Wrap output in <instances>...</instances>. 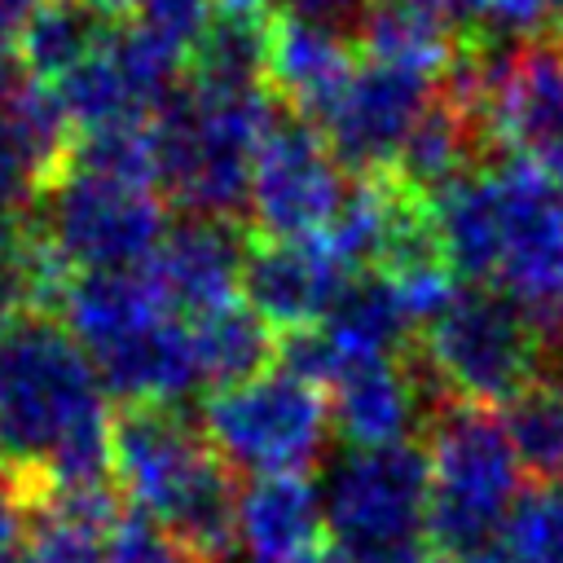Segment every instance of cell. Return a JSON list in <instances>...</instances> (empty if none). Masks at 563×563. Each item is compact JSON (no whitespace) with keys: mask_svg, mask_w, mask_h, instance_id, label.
Returning a JSON list of instances; mask_svg holds the SVG:
<instances>
[{"mask_svg":"<svg viewBox=\"0 0 563 563\" xmlns=\"http://www.w3.org/2000/svg\"><path fill=\"white\" fill-rule=\"evenodd\" d=\"M110 391L88 352L48 312L0 321V453L22 493L106 488Z\"/></svg>","mask_w":563,"mask_h":563,"instance_id":"1","label":"cell"},{"mask_svg":"<svg viewBox=\"0 0 563 563\" xmlns=\"http://www.w3.org/2000/svg\"><path fill=\"white\" fill-rule=\"evenodd\" d=\"M431 224L457 277L506 295L545 343L563 339V185L506 158L440 189Z\"/></svg>","mask_w":563,"mask_h":563,"instance_id":"2","label":"cell"},{"mask_svg":"<svg viewBox=\"0 0 563 563\" xmlns=\"http://www.w3.org/2000/svg\"><path fill=\"white\" fill-rule=\"evenodd\" d=\"M110 475L128 510L154 519L185 550L207 563L229 554L238 488L198 422L176 409H128L114 418Z\"/></svg>","mask_w":563,"mask_h":563,"instance_id":"3","label":"cell"},{"mask_svg":"<svg viewBox=\"0 0 563 563\" xmlns=\"http://www.w3.org/2000/svg\"><path fill=\"white\" fill-rule=\"evenodd\" d=\"M277 119L268 84H176L154 114L158 189L189 216L229 220L246 207L255 154Z\"/></svg>","mask_w":563,"mask_h":563,"instance_id":"4","label":"cell"},{"mask_svg":"<svg viewBox=\"0 0 563 563\" xmlns=\"http://www.w3.org/2000/svg\"><path fill=\"white\" fill-rule=\"evenodd\" d=\"M427 541L475 563L519 506V462L493 409L444 405L427 431Z\"/></svg>","mask_w":563,"mask_h":563,"instance_id":"5","label":"cell"},{"mask_svg":"<svg viewBox=\"0 0 563 563\" xmlns=\"http://www.w3.org/2000/svg\"><path fill=\"white\" fill-rule=\"evenodd\" d=\"M444 79L449 101L488 141L563 185V44L462 48Z\"/></svg>","mask_w":563,"mask_h":563,"instance_id":"6","label":"cell"},{"mask_svg":"<svg viewBox=\"0 0 563 563\" xmlns=\"http://www.w3.org/2000/svg\"><path fill=\"white\" fill-rule=\"evenodd\" d=\"M541 330L488 286H462L453 303L422 325V378L435 383L449 405H506L541 378Z\"/></svg>","mask_w":563,"mask_h":563,"instance_id":"7","label":"cell"},{"mask_svg":"<svg viewBox=\"0 0 563 563\" xmlns=\"http://www.w3.org/2000/svg\"><path fill=\"white\" fill-rule=\"evenodd\" d=\"M202 435L229 471L308 475L330 440V400L290 369H264L233 387H216L202 405Z\"/></svg>","mask_w":563,"mask_h":563,"instance_id":"8","label":"cell"},{"mask_svg":"<svg viewBox=\"0 0 563 563\" xmlns=\"http://www.w3.org/2000/svg\"><path fill=\"white\" fill-rule=\"evenodd\" d=\"M321 515L356 563H396L427 545V457L413 444L352 449L325 471Z\"/></svg>","mask_w":563,"mask_h":563,"instance_id":"9","label":"cell"},{"mask_svg":"<svg viewBox=\"0 0 563 563\" xmlns=\"http://www.w3.org/2000/svg\"><path fill=\"white\" fill-rule=\"evenodd\" d=\"M35 220L62 264L79 273L141 268L172 229L154 189L75 167L57 172V180L44 189V211Z\"/></svg>","mask_w":563,"mask_h":563,"instance_id":"10","label":"cell"},{"mask_svg":"<svg viewBox=\"0 0 563 563\" xmlns=\"http://www.w3.org/2000/svg\"><path fill=\"white\" fill-rule=\"evenodd\" d=\"M343 198H347V180L325 136L308 119H277L255 154L246 185V207L251 220L264 229V238L277 242L321 238L339 216Z\"/></svg>","mask_w":563,"mask_h":563,"instance_id":"11","label":"cell"},{"mask_svg":"<svg viewBox=\"0 0 563 563\" xmlns=\"http://www.w3.org/2000/svg\"><path fill=\"white\" fill-rule=\"evenodd\" d=\"M431 84L435 79L400 66L361 62L347 75V84L330 97V106L308 123L325 136L339 167H352L361 176H383L387 167H396L413 123L427 114Z\"/></svg>","mask_w":563,"mask_h":563,"instance_id":"12","label":"cell"},{"mask_svg":"<svg viewBox=\"0 0 563 563\" xmlns=\"http://www.w3.org/2000/svg\"><path fill=\"white\" fill-rule=\"evenodd\" d=\"M180 62L145 40L136 26H110V35L53 88L70 114V128L101 132L123 123H150L176 92Z\"/></svg>","mask_w":563,"mask_h":563,"instance_id":"13","label":"cell"},{"mask_svg":"<svg viewBox=\"0 0 563 563\" xmlns=\"http://www.w3.org/2000/svg\"><path fill=\"white\" fill-rule=\"evenodd\" d=\"M352 273L330 255L321 238L277 242L264 238L242 260V303L282 334L321 325L334 299L347 290Z\"/></svg>","mask_w":563,"mask_h":563,"instance_id":"14","label":"cell"},{"mask_svg":"<svg viewBox=\"0 0 563 563\" xmlns=\"http://www.w3.org/2000/svg\"><path fill=\"white\" fill-rule=\"evenodd\" d=\"M242 242L224 220L189 216L167 229L158 251L145 260V273L163 303L185 321H198L216 308L238 303L242 295Z\"/></svg>","mask_w":563,"mask_h":563,"instance_id":"15","label":"cell"},{"mask_svg":"<svg viewBox=\"0 0 563 563\" xmlns=\"http://www.w3.org/2000/svg\"><path fill=\"white\" fill-rule=\"evenodd\" d=\"M325 400H330V427L352 449H400L409 444V435L427 413L422 374L396 361H369L339 374L325 387Z\"/></svg>","mask_w":563,"mask_h":563,"instance_id":"16","label":"cell"},{"mask_svg":"<svg viewBox=\"0 0 563 563\" xmlns=\"http://www.w3.org/2000/svg\"><path fill=\"white\" fill-rule=\"evenodd\" d=\"M356 70L352 44L339 22H321L308 13H282L264 26V79L268 92L295 101L308 119H317L330 97Z\"/></svg>","mask_w":563,"mask_h":563,"instance_id":"17","label":"cell"},{"mask_svg":"<svg viewBox=\"0 0 563 563\" xmlns=\"http://www.w3.org/2000/svg\"><path fill=\"white\" fill-rule=\"evenodd\" d=\"M321 493L308 475H264L238 493L233 541L246 563H295L321 545Z\"/></svg>","mask_w":563,"mask_h":563,"instance_id":"18","label":"cell"},{"mask_svg":"<svg viewBox=\"0 0 563 563\" xmlns=\"http://www.w3.org/2000/svg\"><path fill=\"white\" fill-rule=\"evenodd\" d=\"M26 497V559L22 563H106L119 501L110 488L22 493Z\"/></svg>","mask_w":563,"mask_h":563,"instance_id":"19","label":"cell"},{"mask_svg":"<svg viewBox=\"0 0 563 563\" xmlns=\"http://www.w3.org/2000/svg\"><path fill=\"white\" fill-rule=\"evenodd\" d=\"M356 40L365 62H383V66H400L413 75H449L457 48L449 35V18L413 4V0H374L361 9L356 18Z\"/></svg>","mask_w":563,"mask_h":563,"instance_id":"20","label":"cell"},{"mask_svg":"<svg viewBox=\"0 0 563 563\" xmlns=\"http://www.w3.org/2000/svg\"><path fill=\"white\" fill-rule=\"evenodd\" d=\"M110 26H114L110 18L84 9L79 0H44L31 13V22L22 26V40H18L22 70L31 79L57 84L110 35Z\"/></svg>","mask_w":563,"mask_h":563,"instance_id":"21","label":"cell"},{"mask_svg":"<svg viewBox=\"0 0 563 563\" xmlns=\"http://www.w3.org/2000/svg\"><path fill=\"white\" fill-rule=\"evenodd\" d=\"M497 422L515 449L519 471L532 475L537 488L563 475V378L559 374L532 378L519 396L501 405Z\"/></svg>","mask_w":563,"mask_h":563,"instance_id":"22","label":"cell"},{"mask_svg":"<svg viewBox=\"0 0 563 563\" xmlns=\"http://www.w3.org/2000/svg\"><path fill=\"white\" fill-rule=\"evenodd\" d=\"M466 154H471V119L444 97V101H431L427 114L413 123L400 158H396V172H400V185L418 198H435L440 189H449L466 167Z\"/></svg>","mask_w":563,"mask_h":563,"instance_id":"23","label":"cell"},{"mask_svg":"<svg viewBox=\"0 0 563 563\" xmlns=\"http://www.w3.org/2000/svg\"><path fill=\"white\" fill-rule=\"evenodd\" d=\"M189 325H194L202 378L216 383V387H233L242 378H255L277 356L273 330L242 299L229 303V308H216V312H207V317H198Z\"/></svg>","mask_w":563,"mask_h":563,"instance_id":"24","label":"cell"},{"mask_svg":"<svg viewBox=\"0 0 563 563\" xmlns=\"http://www.w3.org/2000/svg\"><path fill=\"white\" fill-rule=\"evenodd\" d=\"M475 563H563V493L532 488Z\"/></svg>","mask_w":563,"mask_h":563,"instance_id":"25","label":"cell"},{"mask_svg":"<svg viewBox=\"0 0 563 563\" xmlns=\"http://www.w3.org/2000/svg\"><path fill=\"white\" fill-rule=\"evenodd\" d=\"M466 22H479L497 44H563V0H471Z\"/></svg>","mask_w":563,"mask_h":563,"instance_id":"26","label":"cell"},{"mask_svg":"<svg viewBox=\"0 0 563 563\" xmlns=\"http://www.w3.org/2000/svg\"><path fill=\"white\" fill-rule=\"evenodd\" d=\"M211 22V0H132V26L176 62L194 57Z\"/></svg>","mask_w":563,"mask_h":563,"instance_id":"27","label":"cell"},{"mask_svg":"<svg viewBox=\"0 0 563 563\" xmlns=\"http://www.w3.org/2000/svg\"><path fill=\"white\" fill-rule=\"evenodd\" d=\"M106 563H198V554L185 550L172 532H163L154 519L123 510L114 532H110Z\"/></svg>","mask_w":563,"mask_h":563,"instance_id":"28","label":"cell"},{"mask_svg":"<svg viewBox=\"0 0 563 563\" xmlns=\"http://www.w3.org/2000/svg\"><path fill=\"white\" fill-rule=\"evenodd\" d=\"M26 545V497L0 488V563H13Z\"/></svg>","mask_w":563,"mask_h":563,"instance_id":"29","label":"cell"},{"mask_svg":"<svg viewBox=\"0 0 563 563\" xmlns=\"http://www.w3.org/2000/svg\"><path fill=\"white\" fill-rule=\"evenodd\" d=\"M44 0H0V57H22L18 40H22V26L31 22V13Z\"/></svg>","mask_w":563,"mask_h":563,"instance_id":"30","label":"cell"},{"mask_svg":"<svg viewBox=\"0 0 563 563\" xmlns=\"http://www.w3.org/2000/svg\"><path fill=\"white\" fill-rule=\"evenodd\" d=\"M220 9V18H242V22H264V13L277 0H211Z\"/></svg>","mask_w":563,"mask_h":563,"instance_id":"31","label":"cell"},{"mask_svg":"<svg viewBox=\"0 0 563 563\" xmlns=\"http://www.w3.org/2000/svg\"><path fill=\"white\" fill-rule=\"evenodd\" d=\"M295 563H356V559H352V554H343V550H339V545L330 541V545H317V550L299 554Z\"/></svg>","mask_w":563,"mask_h":563,"instance_id":"32","label":"cell"},{"mask_svg":"<svg viewBox=\"0 0 563 563\" xmlns=\"http://www.w3.org/2000/svg\"><path fill=\"white\" fill-rule=\"evenodd\" d=\"M396 563H457V559H453V554H444V550H435V545L427 541V545H418V550L400 554Z\"/></svg>","mask_w":563,"mask_h":563,"instance_id":"33","label":"cell"},{"mask_svg":"<svg viewBox=\"0 0 563 563\" xmlns=\"http://www.w3.org/2000/svg\"><path fill=\"white\" fill-rule=\"evenodd\" d=\"M79 4L92 9V13H101V18H110V22H114L123 9H132V0H79Z\"/></svg>","mask_w":563,"mask_h":563,"instance_id":"34","label":"cell"},{"mask_svg":"<svg viewBox=\"0 0 563 563\" xmlns=\"http://www.w3.org/2000/svg\"><path fill=\"white\" fill-rule=\"evenodd\" d=\"M211 563H246V559H233V554H224V559H211Z\"/></svg>","mask_w":563,"mask_h":563,"instance_id":"35","label":"cell"},{"mask_svg":"<svg viewBox=\"0 0 563 563\" xmlns=\"http://www.w3.org/2000/svg\"><path fill=\"white\" fill-rule=\"evenodd\" d=\"M4 471H9V462H4V453H0V475H4Z\"/></svg>","mask_w":563,"mask_h":563,"instance_id":"36","label":"cell"},{"mask_svg":"<svg viewBox=\"0 0 563 563\" xmlns=\"http://www.w3.org/2000/svg\"><path fill=\"white\" fill-rule=\"evenodd\" d=\"M13 563H22V559H13Z\"/></svg>","mask_w":563,"mask_h":563,"instance_id":"37","label":"cell"}]
</instances>
